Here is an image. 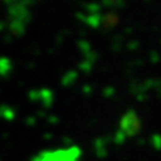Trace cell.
<instances>
[{
    "mask_svg": "<svg viewBox=\"0 0 161 161\" xmlns=\"http://www.w3.org/2000/svg\"><path fill=\"white\" fill-rule=\"evenodd\" d=\"M34 161H79V155L76 150H57L46 152L42 156H38Z\"/></svg>",
    "mask_w": 161,
    "mask_h": 161,
    "instance_id": "obj_1",
    "label": "cell"
}]
</instances>
